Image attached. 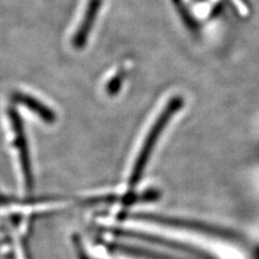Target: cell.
<instances>
[{
	"label": "cell",
	"instance_id": "4",
	"mask_svg": "<svg viewBox=\"0 0 259 259\" xmlns=\"http://www.w3.org/2000/svg\"><path fill=\"white\" fill-rule=\"evenodd\" d=\"M121 81H122V76H121V75L119 74V75H117L115 78H113V79L110 81V83L108 84L109 91L112 92V93L118 91L120 85H121Z\"/></svg>",
	"mask_w": 259,
	"mask_h": 259
},
{
	"label": "cell",
	"instance_id": "3",
	"mask_svg": "<svg viewBox=\"0 0 259 259\" xmlns=\"http://www.w3.org/2000/svg\"><path fill=\"white\" fill-rule=\"evenodd\" d=\"M174 3L177 6L178 10H180L181 13L184 15V21L186 24H187L188 27H196L194 26V22L191 18V15L188 13L187 9H186V7L184 6V4L181 2V0H174Z\"/></svg>",
	"mask_w": 259,
	"mask_h": 259
},
{
	"label": "cell",
	"instance_id": "1",
	"mask_svg": "<svg viewBox=\"0 0 259 259\" xmlns=\"http://www.w3.org/2000/svg\"><path fill=\"white\" fill-rule=\"evenodd\" d=\"M182 106L183 99L178 96L173 97V99L167 103L165 108L161 111V113L156 120V122L150 127V131L148 132L147 137H146L142 145L139 156H137V159L134 162L131 177H130L128 181V186L131 187V189H133L137 184H140L144 169L148 163L153 147H155V145L157 144L161 133L163 132V130L169 122V120H171V118L176 113V111Z\"/></svg>",
	"mask_w": 259,
	"mask_h": 259
},
{
	"label": "cell",
	"instance_id": "2",
	"mask_svg": "<svg viewBox=\"0 0 259 259\" xmlns=\"http://www.w3.org/2000/svg\"><path fill=\"white\" fill-rule=\"evenodd\" d=\"M102 4L103 0H89L83 19L80 23L79 28L75 32L74 38H72V46L76 49H82L85 47L89 36H90V32L93 28V24L100 13Z\"/></svg>",
	"mask_w": 259,
	"mask_h": 259
}]
</instances>
